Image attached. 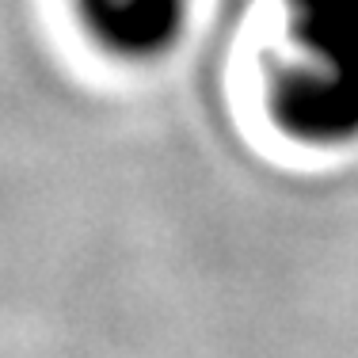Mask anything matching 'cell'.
I'll return each instance as SVG.
<instances>
[{"instance_id":"cell-2","label":"cell","mask_w":358,"mask_h":358,"mask_svg":"<svg viewBox=\"0 0 358 358\" xmlns=\"http://www.w3.org/2000/svg\"><path fill=\"white\" fill-rule=\"evenodd\" d=\"M80 31L118 62H157L183 38L187 0H73Z\"/></svg>"},{"instance_id":"cell-1","label":"cell","mask_w":358,"mask_h":358,"mask_svg":"<svg viewBox=\"0 0 358 358\" xmlns=\"http://www.w3.org/2000/svg\"><path fill=\"white\" fill-rule=\"evenodd\" d=\"M294 57L267 84V110L282 138L305 149L358 141V0H286Z\"/></svg>"}]
</instances>
